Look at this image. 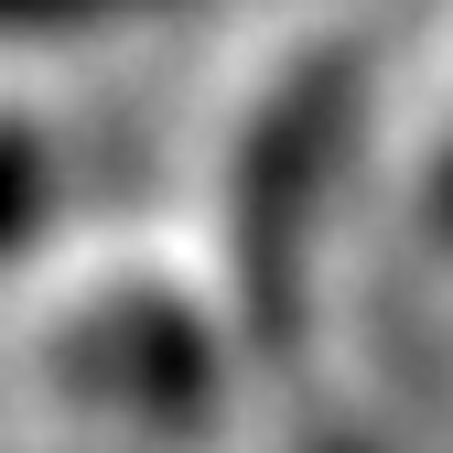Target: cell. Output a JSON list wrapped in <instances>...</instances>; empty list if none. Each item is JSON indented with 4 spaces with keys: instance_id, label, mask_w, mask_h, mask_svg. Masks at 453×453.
Listing matches in <instances>:
<instances>
[{
    "instance_id": "7a4b0ae2",
    "label": "cell",
    "mask_w": 453,
    "mask_h": 453,
    "mask_svg": "<svg viewBox=\"0 0 453 453\" xmlns=\"http://www.w3.org/2000/svg\"><path fill=\"white\" fill-rule=\"evenodd\" d=\"M65 378L108 388V400H130L151 421H195L216 400V346H205V324L184 303H162V292H119L76 346H65Z\"/></svg>"
},
{
    "instance_id": "277c9868",
    "label": "cell",
    "mask_w": 453,
    "mask_h": 453,
    "mask_svg": "<svg viewBox=\"0 0 453 453\" xmlns=\"http://www.w3.org/2000/svg\"><path fill=\"white\" fill-rule=\"evenodd\" d=\"M87 12H119V0H0V33H33V22H87Z\"/></svg>"
},
{
    "instance_id": "3957f363",
    "label": "cell",
    "mask_w": 453,
    "mask_h": 453,
    "mask_svg": "<svg viewBox=\"0 0 453 453\" xmlns=\"http://www.w3.org/2000/svg\"><path fill=\"white\" fill-rule=\"evenodd\" d=\"M33 216H43V141L33 130H0V249H12Z\"/></svg>"
},
{
    "instance_id": "5b68a950",
    "label": "cell",
    "mask_w": 453,
    "mask_h": 453,
    "mask_svg": "<svg viewBox=\"0 0 453 453\" xmlns=\"http://www.w3.org/2000/svg\"><path fill=\"white\" fill-rule=\"evenodd\" d=\"M432 226L453 238V141H442V162H432Z\"/></svg>"
},
{
    "instance_id": "8992f818",
    "label": "cell",
    "mask_w": 453,
    "mask_h": 453,
    "mask_svg": "<svg viewBox=\"0 0 453 453\" xmlns=\"http://www.w3.org/2000/svg\"><path fill=\"white\" fill-rule=\"evenodd\" d=\"M324 453H357V442H324Z\"/></svg>"
},
{
    "instance_id": "6da1fadb",
    "label": "cell",
    "mask_w": 453,
    "mask_h": 453,
    "mask_svg": "<svg viewBox=\"0 0 453 453\" xmlns=\"http://www.w3.org/2000/svg\"><path fill=\"white\" fill-rule=\"evenodd\" d=\"M346 54H313L270 87V108L238 141V216H226V270H238V324L259 357H292L303 334V270H313V216L324 173L346 141Z\"/></svg>"
}]
</instances>
